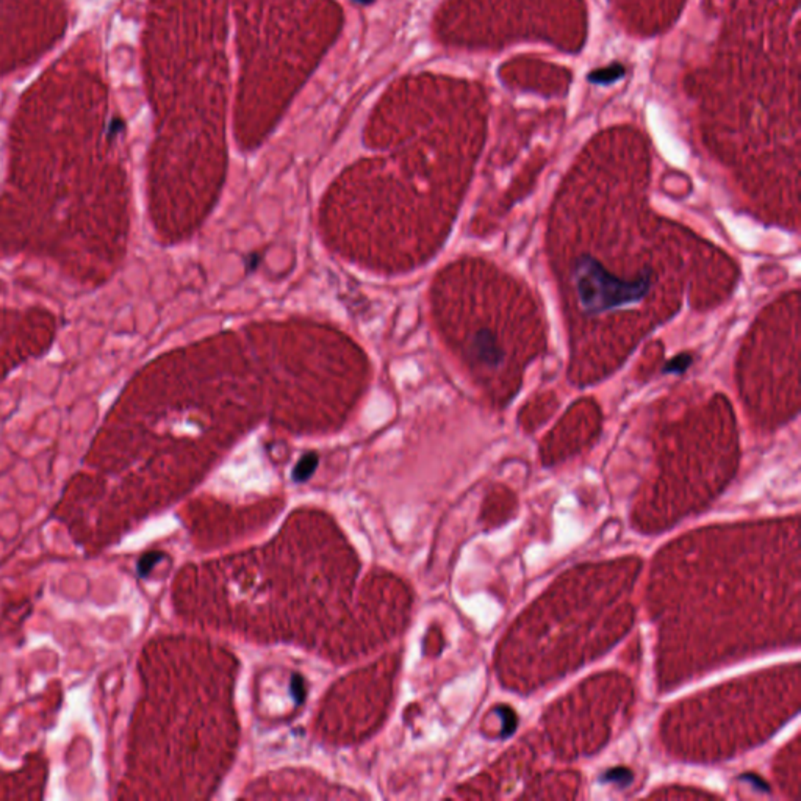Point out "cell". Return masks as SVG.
Wrapping results in <instances>:
<instances>
[{"label":"cell","mask_w":801,"mask_h":801,"mask_svg":"<svg viewBox=\"0 0 801 801\" xmlns=\"http://www.w3.org/2000/svg\"><path fill=\"white\" fill-rule=\"evenodd\" d=\"M622 72H623V69L620 66H612V68H609L606 71L595 72V74L590 76V80H592V82H598V83L612 82L614 78L622 76Z\"/></svg>","instance_id":"cell-2"},{"label":"cell","mask_w":801,"mask_h":801,"mask_svg":"<svg viewBox=\"0 0 801 801\" xmlns=\"http://www.w3.org/2000/svg\"><path fill=\"white\" fill-rule=\"evenodd\" d=\"M162 559V554H158V552H149V554H146L141 560L140 564H138V570H140L141 576H146L150 571V568L157 564V560Z\"/></svg>","instance_id":"cell-3"},{"label":"cell","mask_w":801,"mask_h":801,"mask_svg":"<svg viewBox=\"0 0 801 801\" xmlns=\"http://www.w3.org/2000/svg\"><path fill=\"white\" fill-rule=\"evenodd\" d=\"M313 467H315V458H310V457H309V458H304V461H302L301 465H299V468H297V476L305 477V476L309 475L310 470H312Z\"/></svg>","instance_id":"cell-4"},{"label":"cell","mask_w":801,"mask_h":801,"mask_svg":"<svg viewBox=\"0 0 801 801\" xmlns=\"http://www.w3.org/2000/svg\"><path fill=\"white\" fill-rule=\"evenodd\" d=\"M576 287L579 302L588 313H601L618 305L637 302L645 296L648 279L624 283L607 274L592 259H582L576 265Z\"/></svg>","instance_id":"cell-1"},{"label":"cell","mask_w":801,"mask_h":801,"mask_svg":"<svg viewBox=\"0 0 801 801\" xmlns=\"http://www.w3.org/2000/svg\"><path fill=\"white\" fill-rule=\"evenodd\" d=\"M359 2H369V0H359Z\"/></svg>","instance_id":"cell-5"}]
</instances>
